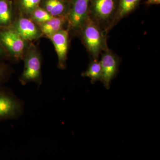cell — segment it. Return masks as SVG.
Returning a JSON list of instances; mask_svg holds the SVG:
<instances>
[{
    "label": "cell",
    "mask_w": 160,
    "mask_h": 160,
    "mask_svg": "<svg viewBox=\"0 0 160 160\" xmlns=\"http://www.w3.org/2000/svg\"><path fill=\"white\" fill-rule=\"evenodd\" d=\"M92 59L98 60L102 52L108 48L107 35L88 16L78 34Z\"/></svg>",
    "instance_id": "cell-1"
},
{
    "label": "cell",
    "mask_w": 160,
    "mask_h": 160,
    "mask_svg": "<svg viewBox=\"0 0 160 160\" xmlns=\"http://www.w3.org/2000/svg\"><path fill=\"white\" fill-rule=\"evenodd\" d=\"M119 0H89L88 16L108 34L112 29Z\"/></svg>",
    "instance_id": "cell-2"
},
{
    "label": "cell",
    "mask_w": 160,
    "mask_h": 160,
    "mask_svg": "<svg viewBox=\"0 0 160 160\" xmlns=\"http://www.w3.org/2000/svg\"><path fill=\"white\" fill-rule=\"evenodd\" d=\"M24 68L19 81L23 86L34 82L39 86L42 84V58L39 52L33 44L26 48L23 58Z\"/></svg>",
    "instance_id": "cell-3"
},
{
    "label": "cell",
    "mask_w": 160,
    "mask_h": 160,
    "mask_svg": "<svg viewBox=\"0 0 160 160\" xmlns=\"http://www.w3.org/2000/svg\"><path fill=\"white\" fill-rule=\"evenodd\" d=\"M24 109L22 100L8 88L0 86V122L18 118Z\"/></svg>",
    "instance_id": "cell-4"
},
{
    "label": "cell",
    "mask_w": 160,
    "mask_h": 160,
    "mask_svg": "<svg viewBox=\"0 0 160 160\" xmlns=\"http://www.w3.org/2000/svg\"><path fill=\"white\" fill-rule=\"evenodd\" d=\"M0 44L15 60L22 59L26 49V41L10 26L0 28Z\"/></svg>",
    "instance_id": "cell-5"
},
{
    "label": "cell",
    "mask_w": 160,
    "mask_h": 160,
    "mask_svg": "<svg viewBox=\"0 0 160 160\" xmlns=\"http://www.w3.org/2000/svg\"><path fill=\"white\" fill-rule=\"evenodd\" d=\"M70 8L67 16V29L69 33L78 34L88 17L89 0H69Z\"/></svg>",
    "instance_id": "cell-6"
},
{
    "label": "cell",
    "mask_w": 160,
    "mask_h": 160,
    "mask_svg": "<svg viewBox=\"0 0 160 160\" xmlns=\"http://www.w3.org/2000/svg\"><path fill=\"white\" fill-rule=\"evenodd\" d=\"M101 54L102 58L100 62L102 76L101 81L105 88L109 89L112 81L116 77L118 72L120 59L109 48L103 50Z\"/></svg>",
    "instance_id": "cell-7"
},
{
    "label": "cell",
    "mask_w": 160,
    "mask_h": 160,
    "mask_svg": "<svg viewBox=\"0 0 160 160\" xmlns=\"http://www.w3.org/2000/svg\"><path fill=\"white\" fill-rule=\"evenodd\" d=\"M11 27L26 41H33L42 36L39 27L29 17H21Z\"/></svg>",
    "instance_id": "cell-8"
},
{
    "label": "cell",
    "mask_w": 160,
    "mask_h": 160,
    "mask_svg": "<svg viewBox=\"0 0 160 160\" xmlns=\"http://www.w3.org/2000/svg\"><path fill=\"white\" fill-rule=\"evenodd\" d=\"M69 34L67 29H63L49 38L54 45L58 57V66L60 69H64L66 67Z\"/></svg>",
    "instance_id": "cell-9"
},
{
    "label": "cell",
    "mask_w": 160,
    "mask_h": 160,
    "mask_svg": "<svg viewBox=\"0 0 160 160\" xmlns=\"http://www.w3.org/2000/svg\"><path fill=\"white\" fill-rule=\"evenodd\" d=\"M40 6L52 16H67L70 8L69 0H42Z\"/></svg>",
    "instance_id": "cell-10"
},
{
    "label": "cell",
    "mask_w": 160,
    "mask_h": 160,
    "mask_svg": "<svg viewBox=\"0 0 160 160\" xmlns=\"http://www.w3.org/2000/svg\"><path fill=\"white\" fill-rule=\"evenodd\" d=\"M67 24L68 18L67 16L54 17L38 26L42 36H45L49 38L60 30L67 29Z\"/></svg>",
    "instance_id": "cell-11"
},
{
    "label": "cell",
    "mask_w": 160,
    "mask_h": 160,
    "mask_svg": "<svg viewBox=\"0 0 160 160\" xmlns=\"http://www.w3.org/2000/svg\"><path fill=\"white\" fill-rule=\"evenodd\" d=\"M141 0H119L118 7L112 23L113 28L121 20L133 12L139 6Z\"/></svg>",
    "instance_id": "cell-12"
},
{
    "label": "cell",
    "mask_w": 160,
    "mask_h": 160,
    "mask_svg": "<svg viewBox=\"0 0 160 160\" xmlns=\"http://www.w3.org/2000/svg\"><path fill=\"white\" fill-rule=\"evenodd\" d=\"M12 3L10 0H0V28H7L12 24Z\"/></svg>",
    "instance_id": "cell-13"
},
{
    "label": "cell",
    "mask_w": 160,
    "mask_h": 160,
    "mask_svg": "<svg viewBox=\"0 0 160 160\" xmlns=\"http://www.w3.org/2000/svg\"><path fill=\"white\" fill-rule=\"evenodd\" d=\"M82 75L83 77H88L91 79L92 84H94L97 81H101L102 72L100 61L98 60L92 59L87 70L83 72Z\"/></svg>",
    "instance_id": "cell-14"
},
{
    "label": "cell",
    "mask_w": 160,
    "mask_h": 160,
    "mask_svg": "<svg viewBox=\"0 0 160 160\" xmlns=\"http://www.w3.org/2000/svg\"><path fill=\"white\" fill-rule=\"evenodd\" d=\"M28 16L38 26L46 22L53 17L40 6L35 8Z\"/></svg>",
    "instance_id": "cell-15"
},
{
    "label": "cell",
    "mask_w": 160,
    "mask_h": 160,
    "mask_svg": "<svg viewBox=\"0 0 160 160\" xmlns=\"http://www.w3.org/2000/svg\"><path fill=\"white\" fill-rule=\"evenodd\" d=\"M42 0H18V6L23 14L29 16L35 8L39 6Z\"/></svg>",
    "instance_id": "cell-16"
},
{
    "label": "cell",
    "mask_w": 160,
    "mask_h": 160,
    "mask_svg": "<svg viewBox=\"0 0 160 160\" xmlns=\"http://www.w3.org/2000/svg\"><path fill=\"white\" fill-rule=\"evenodd\" d=\"M11 73V69L4 62L0 63V86L8 81Z\"/></svg>",
    "instance_id": "cell-17"
},
{
    "label": "cell",
    "mask_w": 160,
    "mask_h": 160,
    "mask_svg": "<svg viewBox=\"0 0 160 160\" xmlns=\"http://www.w3.org/2000/svg\"><path fill=\"white\" fill-rule=\"evenodd\" d=\"M4 51H5V49L0 44V63L4 62L3 60L6 58V52Z\"/></svg>",
    "instance_id": "cell-18"
},
{
    "label": "cell",
    "mask_w": 160,
    "mask_h": 160,
    "mask_svg": "<svg viewBox=\"0 0 160 160\" xmlns=\"http://www.w3.org/2000/svg\"><path fill=\"white\" fill-rule=\"evenodd\" d=\"M160 0H147L146 2V6H151L153 5H159Z\"/></svg>",
    "instance_id": "cell-19"
}]
</instances>
